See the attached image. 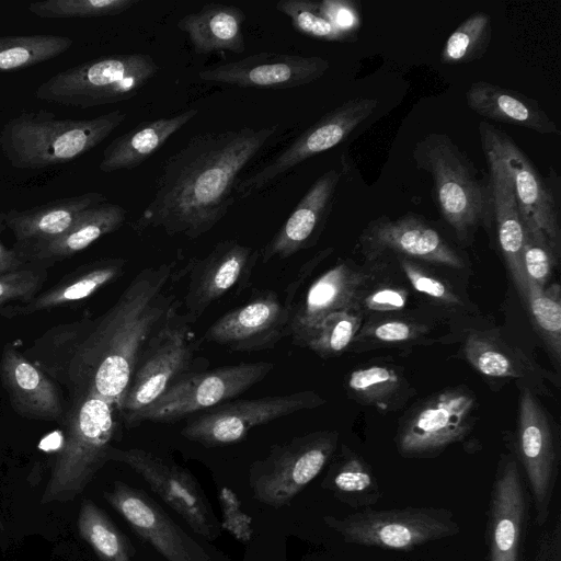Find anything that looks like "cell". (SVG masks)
Returning a JSON list of instances; mask_svg holds the SVG:
<instances>
[{"mask_svg":"<svg viewBox=\"0 0 561 561\" xmlns=\"http://www.w3.org/2000/svg\"><path fill=\"white\" fill-rule=\"evenodd\" d=\"M175 262L142 268L104 313L57 324L25 356L71 400L94 396L119 409L152 335L180 313Z\"/></svg>","mask_w":561,"mask_h":561,"instance_id":"cell-1","label":"cell"},{"mask_svg":"<svg viewBox=\"0 0 561 561\" xmlns=\"http://www.w3.org/2000/svg\"><path fill=\"white\" fill-rule=\"evenodd\" d=\"M277 126L240 127L190 138L161 165L152 198L133 225L196 239L210 231L234 203L239 176Z\"/></svg>","mask_w":561,"mask_h":561,"instance_id":"cell-2","label":"cell"},{"mask_svg":"<svg viewBox=\"0 0 561 561\" xmlns=\"http://www.w3.org/2000/svg\"><path fill=\"white\" fill-rule=\"evenodd\" d=\"M126 117L122 110L90 119H59L46 111L24 112L0 129V150L16 169L51 168L91 151Z\"/></svg>","mask_w":561,"mask_h":561,"instance_id":"cell-3","label":"cell"},{"mask_svg":"<svg viewBox=\"0 0 561 561\" xmlns=\"http://www.w3.org/2000/svg\"><path fill=\"white\" fill-rule=\"evenodd\" d=\"M417 169L433 179V196L438 211L458 239L466 241L480 225L486 226L489 187L453 139L431 133L420 139L412 151Z\"/></svg>","mask_w":561,"mask_h":561,"instance_id":"cell-4","label":"cell"},{"mask_svg":"<svg viewBox=\"0 0 561 561\" xmlns=\"http://www.w3.org/2000/svg\"><path fill=\"white\" fill-rule=\"evenodd\" d=\"M64 417L65 435L55 459L43 502L66 501L81 493L108 461L116 431L111 402L94 396L71 401Z\"/></svg>","mask_w":561,"mask_h":561,"instance_id":"cell-5","label":"cell"},{"mask_svg":"<svg viewBox=\"0 0 561 561\" xmlns=\"http://www.w3.org/2000/svg\"><path fill=\"white\" fill-rule=\"evenodd\" d=\"M159 71L144 53L112 54L59 71L42 82L38 100L89 108L129 100Z\"/></svg>","mask_w":561,"mask_h":561,"instance_id":"cell-6","label":"cell"},{"mask_svg":"<svg viewBox=\"0 0 561 561\" xmlns=\"http://www.w3.org/2000/svg\"><path fill=\"white\" fill-rule=\"evenodd\" d=\"M324 523L345 542L392 550H410L460 531L445 508L368 510L345 517L324 516Z\"/></svg>","mask_w":561,"mask_h":561,"instance_id":"cell-7","label":"cell"},{"mask_svg":"<svg viewBox=\"0 0 561 561\" xmlns=\"http://www.w3.org/2000/svg\"><path fill=\"white\" fill-rule=\"evenodd\" d=\"M272 362L239 363L205 371L188 373L178 379L156 402L125 421L176 422L229 401L263 380L274 368Z\"/></svg>","mask_w":561,"mask_h":561,"instance_id":"cell-8","label":"cell"},{"mask_svg":"<svg viewBox=\"0 0 561 561\" xmlns=\"http://www.w3.org/2000/svg\"><path fill=\"white\" fill-rule=\"evenodd\" d=\"M185 313L161 327L142 351L123 402L124 422L156 402L178 379L191 373L197 342Z\"/></svg>","mask_w":561,"mask_h":561,"instance_id":"cell-9","label":"cell"},{"mask_svg":"<svg viewBox=\"0 0 561 561\" xmlns=\"http://www.w3.org/2000/svg\"><path fill=\"white\" fill-rule=\"evenodd\" d=\"M336 444L335 432H314L272 447L251 467L253 496L272 507L289 504L321 472Z\"/></svg>","mask_w":561,"mask_h":561,"instance_id":"cell-10","label":"cell"},{"mask_svg":"<svg viewBox=\"0 0 561 561\" xmlns=\"http://www.w3.org/2000/svg\"><path fill=\"white\" fill-rule=\"evenodd\" d=\"M378 103L376 99L356 98L330 111L260 169L239 180L236 196L250 197L309 158L340 145L373 115Z\"/></svg>","mask_w":561,"mask_h":561,"instance_id":"cell-11","label":"cell"},{"mask_svg":"<svg viewBox=\"0 0 561 561\" xmlns=\"http://www.w3.org/2000/svg\"><path fill=\"white\" fill-rule=\"evenodd\" d=\"M478 133L482 149L493 152L507 169L525 228L543 234L559 257L561 226L552 191L511 136L488 122L479 123Z\"/></svg>","mask_w":561,"mask_h":561,"instance_id":"cell-12","label":"cell"},{"mask_svg":"<svg viewBox=\"0 0 561 561\" xmlns=\"http://www.w3.org/2000/svg\"><path fill=\"white\" fill-rule=\"evenodd\" d=\"M323 403L311 390L225 402L197 413L181 435L207 447L234 444L256 426Z\"/></svg>","mask_w":561,"mask_h":561,"instance_id":"cell-13","label":"cell"},{"mask_svg":"<svg viewBox=\"0 0 561 561\" xmlns=\"http://www.w3.org/2000/svg\"><path fill=\"white\" fill-rule=\"evenodd\" d=\"M108 460L123 462L138 473L196 534L208 540L218 537L219 523L199 484L187 470L139 448L112 447Z\"/></svg>","mask_w":561,"mask_h":561,"instance_id":"cell-14","label":"cell"},{"mask_svg":"<svg viewBox=\"0 0 561 561\" xmlns=\"http://www.w3.org/2000/svg\"><path fill=\"white\" fill-rule=\"evenodd\" d=\"M476 399L465 387L447 389L416 408L402 424L397 444L407 457H430L469 432Z\"/></svg>","mask_w":561,"mask_h":561,"instance_id":"cell-15","label":"cell"},{"mask_svg":"<svg viewBox=\"0 0 561 561\" xmlns=\"http://www.w3.org/2000/svg\"><path fill=\"white\" fill-rule=\"evenodd\" d=\"M260 251L237 240L219 241L203 259L186 266L187 290L183 298L186 317L196 321L205 310L232 289L239 293L252 276Z\"/></svg>","mask_w":561,"mask_h":561,"instance_id":"cell-16","label":"cell"},{"mask_svg":"<svg viewBox=\"0 0 561 561\" xmlns=\"http://www.w3.org/2000/svg\"><path fill=\"white\" fill-rule=\"evenodd\" d=\"M359 242L369 259L394 253L451 268L465 266L456 249L423 217L411 213L398 218H375L362 231Z\"/></svg>","mask_w":561,"mask_h":561,"instance_id":"cell-17","label":"cell"},{"mask_svg":"<svg viewBox=\"0 0 561 561\" xmlns=\"http://www.w3.org/2000/svg\"><path fill=\"white\" fill-rule=\"evenodd\" d=\"M289 318L290 307L275 291L260 290L218 318L203 340L237 352L271 348L287 336Z\"/></svg>","mask_w":561,"mask_h":561,"instance_id":"cell-18","label":"cell"},{"mask_svg":"<svg viewBox=\"0 0 561 561\" xmlns=\"http://www.w3.org/2000/svg\"><path fill=\"white\" fill-rule=\"evenodd\" d=\"M329 68V60L322 57L263 51L205 68L198 77L240 88L284 90L314 82Z\"/></svg>","mask_w":561,"mask_h":561,"instance_id":"cell-19","label":"cell"},{"mask_svg":"<svg viewBox=\"0 0 561 561\" xmlns=\"http://www.w3.org/2000/svg\"><path fill=\"white\" fill-rule=\"evenodd\" d=\"M105 497L167 561H211L203 547L140 490L116 482Z\"/></svg>","mask_w":561,"mask_h":561,"instance_id":"cell-20","label":"cell"},{"mask_svg":"<svg viewBox=\"0 0 561 561\" xmlns=\"http://www.w3.org/2000/svg\"><path fill=\"white\" fill-rule=\"evenodd\" d=\"M517 449L535 500L537 519L545 524L557 477V450L548 417L529 388L519 396Z\"/></svg>","mask_w":561,"mask_h":561,"instance_id":"cell-21","label":"cell"},{"mask_svg":"<svg viewBox=\"0 0 561 561\" xmlns=\"http://www.w3.org/2000/svg\"><path fill=\"white\" fill-rule=\"evenodd\" d=\"M367 274L341 261L321 274L308 287L302 299L290 309L287 336L302 346L308 336L330 314L355 310L356 301L367 282Z\"/></svg>","mask_w":561,"mask_h":561,"instance_id":"cell-22","label":"cell"},{"mask_svg":"<svg viewBox=\"0 0 561 561\" xmlns=\"http://www.w3.org/2000/svg\"><path fill=\"white\" fill-rule=\"evenodd\" d=\"M0 377L14 412L37 421H62L66 412L57 383L13 344L3 347Z\"/></svg>","mask_w":561,"mask_h":561,"instance_id":"cell-23","label":"cell"},{"mask_svg":"<svg viewBox=\"0 0 561 561\" xmlns=\"http://www.w3.org/2000/svg\"><path fill=\"white\" fill-rule=\"evenodd\" d=\"M341 174L332 169L321 174L309 187L286 221L260 251L263 263L287 259L312 247L334 204Z\"/></svg>","mask_w":561,"mask_h":561,"instance_id":"cell-24","label":"cell"},{"mask_svg":"<svg viewBox=\"0 0 561 561\" xmlns=\"http://www.w3.org/2000/svg\"><path fill=\"white\" fill-rule=\"evenodd\" d=\"M526 508L517 462L506 457L499 463L492 489L488 524L490 561H517Z\"/></svg>","mask_w":561,"mask_h":561,"instance_id":"cell-25","label":"cell"},{"mask_svg":"<svg viewBox=\"0 0 561 561\" xmlns=\"http://www.w3.org/2000/svg\"><path fill=\"white\" fill-rule=\"evenodd\" d=\"M488 163L489 215L486 228L493 227L500 251L519 290L524 283L522 252L526 239L512 179L504 163L482 149Z\"/></svg>","mask_w":561,"mask_h":561,"instance_id":"cell-26","label":"cell"},{"mask_svg":"<svg viewBox=\"0 0 561 561\" xmlns=\"http://www.w3.org/2000/svg\"><path fill=\"white\" fill-rule=\"evenodd\" d=\"M127 211L107 201L84 210L61 234L28 244H16V249L27 264L46 267L69 257L119 229L126 220Z\"/></svg>","mask_w":561,"mask_h":561,"instance_id":"cell-27","label":"cell"},{"mask_svg":"<svg viewBox=\"0 0 561 561\" xmlns=\"http://www.w3.org/2000/svg\"><path fill=\"white\" fill-rule=\"evenodd\" d=\"M126 264L127 260L123 257H104L85 263L32 299L1 308L0 314L13 319L82 301L119 278Z\"/></svg>","mask_w":561,"mask_h":561,"instance_id":"cell-28","label":"cell"},{"mask_svg":"<svg viewBox=\"0 0 561 561\" xmlns=\"http://www.w3.org/2000/svg\"><path fill=\"white\" fill-rule=\"evenodd\" d=\"M466 101L471 111L493 122L519 126L542 135H561L559 127L536 100L514 90L477 81L469 85Z\"/></svg>","mask_w":561,"mask_h":561,"instance_id":"cell-29","label":"cell"},{"mask_svg":"<svg viewBox=\"0 0 561 561\" xmlns=\"http://www.w3.org/2000/svg\"><path fill=\"white\" fill-rule=\"evenodd\" d=\"M106 201L102 193L88 192L31 208L11 209L3 214V221L18 244H28L61 234L84 210Z\"/></svg>","mask_w":561,"mask_h":561,"instance_id":"cell-30","label":"cell"},{"mask_svg":"<svg viewBox=\"0 0 561 561\" xmlns=\"http://www.w3.org/2000/svg\"><path fill=\"white\" fill-rule=\"evenodd\" d=\"M190 108L171 117L142 122L123 135L114 138L104 149L100 171L104 173L131 170L139 167L197 115Z\"/></svg>","mask_w":561,"mask_h":561,"instance_id":"cell-31","label":"cell"},{"mask_svg":"<svg viewBox=\"0 0 561 561\" xmlns=\"http://www.w3.org/2000/svg\"><path fill=\"white\" fill-rule=\"evenodd\" d=\"M244 20V12L236 5L208 3L199 11L184 15L178 27L187 34L196 54H241L245 49Z\"/></svg>","mask_w":561,"mask_h":561,"instance_id":"cell-32","label":"cell"},{"mask_svg":"<svg viewBox=\"0 0 561 561\" xmlns=\"http://www.w3.org/2000/svg\"><path fill=\"white\" fill-rule=\"evenodd\" d=\"M466 359L490 378H523L537 373L527 357L500 340L472 331L463 344Z\"/></svg>","mask_w":561,"mask_h":561,"instance_id":"cell-33","label":"cell"},{"mask_svg":"<svg viewBox=\"0 0 561 561\" xmlns=\"http://www.w3.org/2000/svg\"><path fill=\"white\" fill-rule=\"evenodd\" d=\"M347 389L363 404L383 411L394 409L403 399L408 383L402 373L387 364H368L350 373Z\"/></svg>","mask_w":561,"mask_h":561,"instance_id":"cell-34","label":"cell"},{"mask_svg":"<svg viewBox=\"0 0 561 561\" xmlns=\"http://www.w3.org/2000/svg\"><path fill=\"white\" fill-rule=\"evenodd\" d=\"M73 41L64 35L0 36V72L20 70L48 61L67 51Z\"/></svg>","mask_w":561,"mask_h":561,"instance_id":"cell-35","label":"cell"},{"mask_svg":"<svg viewBox=\"0 0 561 561\" xmlns=\"http://www.w3.org/2000/svg\"><path fill=\"white\" fill-rule=\"evenodd\" d=\"M78 530L100 561H131L128 539L94 503L85 501L81 505Z\"/></svg>","mask_w":561,"mask_h":561,"instance_id":"cell-36","label":"cell"},{"mask_svg":"<svg viewBox=\"0 0 561 561\" xmlns=\"http://www.w3.org/2000/svg\"><path fill=\"white\" fill-rule=\"evenodd\" d=\"M328 486L353 507H365L380 497L378 484L367 463L357 455H344L331 469Z\"/></svg>","mask_w":561,"mask_h":561,"instance_id":"cell-37","label":"cell"},{"mask_svg":"<svg viewBox=\"0 0 561 561\" xmlns=\"http://www.w3.org/2000/svg\"><path fill=\"white\" fill-rule=\"evenodd\" d=\"M519 293L524 296L536 328L552 355L559 360L561 353V297L560 286L540 287L524 277Z\"/></svg>","mask_w":561,"mask_h":561,"instance_id":"cell-38","label":"cell"},{"mask_svg":"<svg viewBox=\"0 0 561 561\" xmlns=\"http://www.w3.org/2000/svg\"><path fill=\"white\" fill-rule=\"evenodd\" d=\"M492 18L485 12L469 15L449 35L440 53L444 65H462L481 58L491 42Z\"/></svg>","mask_w":561,"mask_h":561,"instance_id":"cell-39","label":"cell"},{"mask_svg":"<svg viewBox=\"0 0 561 561\" xmlns=\"http://www.w3.org/2000/svg\"><path fill=\"white\" fill-rule=\"evenodd\" d=\"M362 324L358 311L345 310L328 316L308 336L302 347L321 357L339 356L354 342Z\"/></svg>","mask_w":561,"mask_h":561,"instance_id":"cell-40","label":"cell"},{"mask_svg":"<svg viewBox=\"0 0 561 561\" xmlns=\"http://www.w3.org/2000/svg\"><path fill=\"white\" fill-rule=\"evenodd\" d=\"M276 10L287 15L293 26L301 34L334 43H355L358 35L340 32L320 11L319 1L280 0Z\"/></svg>","mask_w":561,"mask_h":561,"instance_id":"cell-41","label":"cell"},{"mask_svg":"<svg viewBox=\"0 0 561 561\" xmlns=\"http://www.w3.org/2000/svg\"><path fill=\"white\" fill-rule=\"evenodd\" d=\"M138 0H45L32 2L27 10L44 19H84L117 15Z\"/></svg>","mask_w":561,"mask_h":561,"instance_id":"cell-42","label":"cell"},{"mask_svg":"<svg viewBox=\"0 0 561 561\" xmlns=\"http://www.w3.org/2000/svg\"><path fill=\"white\" fill-rule=\"evenodd\" d=\"M525 230L526 239L522 252L524 277L540 287H546L558 257L543 234L526 228Z\"/></svg>","mask_w":561,"mask_h":561,"instance_id":"cell-43","label":"cell"},{"mask_svg":"<svg viewBox=\"0 0 561 561\" xmlns=\"http://www.w3.org/2000/svg\"><path fill=\"white\" fill-rule=\"evenodd\" d=\"M47 278L44 267H26L0 275V309L12 301H27L42 288Z\"/></svg>","mask_w":561,"mask_h":561,"instance_id":"cell-44","label":"cell"},{"mask_svg":"<svg viewBox=\"0 0 561 561\" xmlns=\"http://www.w3.org/2000/svg\"><path fill=\"white\" fill-rule=\"evenodd\" d=\"M425 328L407 319L385 318L366 324L355 340L379 344H402L420 337ZM354 340V341H355Z\"/></svg>","mask_w":561,"mask_h":561,"instance_id":"cell-45","label":"cell"},{"mask_svg":"<svg viewBox=\"0 0 561 561\" xmlns=\"http://www.w3.org/2000/svg\"><path fill=\"white\" fill-rule=\"evenodd\" d=\"M218 501L221 512V527L242 545L253 537L252 518L243 512L237 494L229 488L219 490Z\"/></svg>","mask_w":561,"mask_h":561,"instance_id":"cell-46","label":"cell"},{"mask_svg":"<svg viewBox=\"0 0 561 561\" xmlns=\"http://www.w3.org/2000/svg\"><path fill=\"white\" fill-rule=\"evenodd\" d=\"M400 266L416 291L446 305L460 304L458 296L445 282L427 273L415 262L410 259L400 257Z\"/></svg>","mask_w":561,"mask_h":561,"instance_id":"cell-47","label":"cell"},{"mask_svg":"<svg viewBox=\"0 0 561 561\" xmlns=\"http://www.w3.org/2000/svg\"><path fill=\"white\" fill-rule=\"evenodd\" d=\"M365 288V287H364ZM362 289L356 301V311H398L408 302V294L399 287L379 286L368 293Z\"/></svg>","mask_w":561,"mask_h":561,"instance_id":"cell-48","label":"cell"},{"mask_svg":"<svg viewBox=\"0 0 561 561\" xmlns=\"http://www.w3.org/2000/svg\"><path fill=\"white\" fill-rule=\"evenodd\" d=\"M321 13L342 33L357 35L362 25L360 5L353 0L319 1Z\"/></svg>","mask_w":561,"mask_h":561,"instance_id":"cell-49","label":"cell"},{"mask_svg":"<svg viewBox=\"0 0 561 561\" xmlns=\"http://www.w3.org/2000/svg\"><path fill=\"white\" fill-rule=\"evenodd\" d=\"M537 561H560V522L546 534L539 549Z\"/></svg>","mask_w":561,"mask_h":561,"instance_id":"cell-50","label":"cell"},{"mask_svg":"<svg viewBox=\"0 0 561 561\" xmlns=\"http://www.w3.org/2000/svg\"><path fill=\"white\" fill-rule=\"evenodd\" d=\"M28 265L16 249H8L0 242V275Z\"/></svg>","mask_w":561,"mask_h":561,"instance_id":"cell-51","label":"cell"},{"mask_svg":"<svg viewBox=\"0 0 561 561\" xmlns=\"http://www.w3.org/2000/svg\"><path fill=\"white\" fill-rule=\"evenodd\" d=\"M2 528H3V527H2V523H1V519H0V530H1Z\"/></svg>","mask_w":561,"mask_h":561,"instance_id":"cell-52","label":"cell"}]
</instances>
